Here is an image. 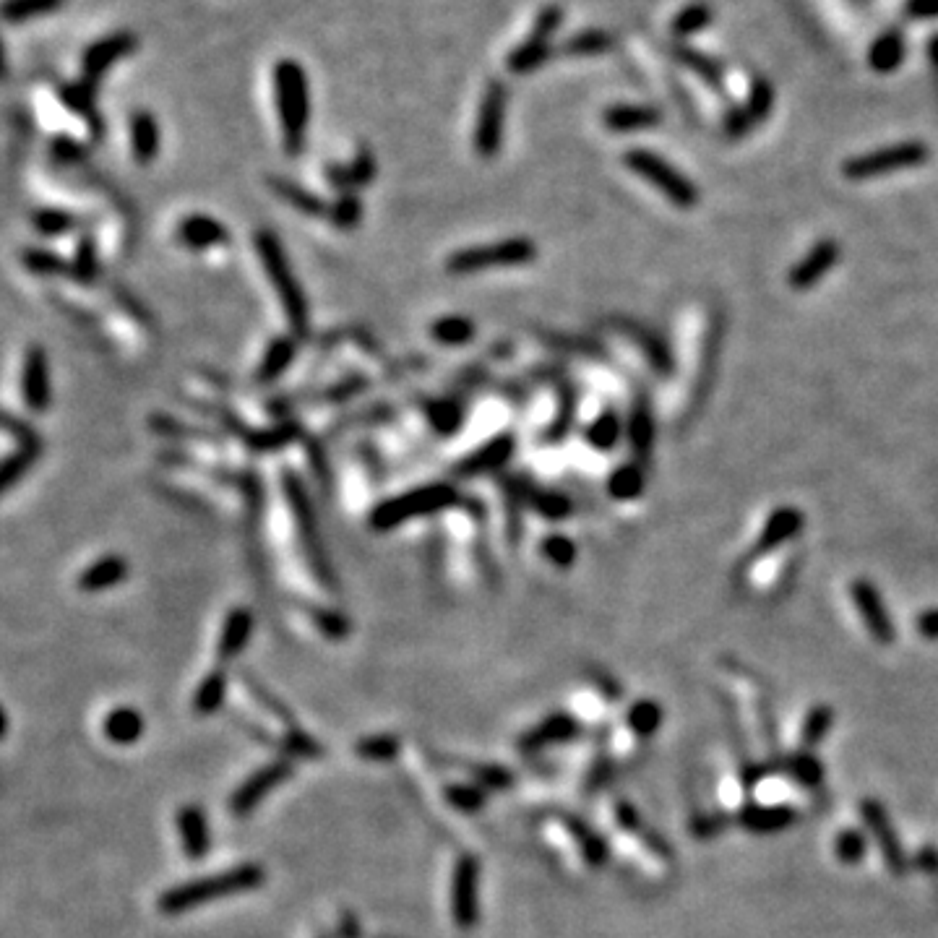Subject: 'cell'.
Returning <instances> with one entry per match:
<instances>
[{
	"instance_id": "cell-1",
	"label": "cell",
	"mask_w": 938,
	"mask_h": 938,
	"mask_svg": "<svg viewBox=\"0 0 938 938\" xmlns=\"http://www.w3.org/2000/svg\"><path fill=\"white\" fill-rule=\"evenodd\" d=\"M274 92H277V113L282 123V141L290 157H298L305 146V131L311 118V97H308V76L298 60L282 58L274 68Z\"/></svg>"
},
{
	"instance_id": "cell-2",
	"label": "cell",
	"mask_w": 938,
	"mask_h": 938,
	"mask_svg": "<svg viewBox=\"0 0 938 938\" xmlns=\"http://www.w3.org/2000/svg\"><path fill=\"white\" fill-rule=\"evenodd\" d=\"M264 879V868L256 866V863H245V866L217 873L212 879L175 886V889H170V892H165L159 897V912L178 915V912L209 905V902L232 897V894L251 892V889H258V886L264 884Z\"/></svg>"
},
{
	"instance_id": "cell-3",
	"label": "cell",
	"mask_w": 938,
	"mask_h": 938,
	"mask_svg": "<svg viewBox=\"0 0 938 938\" xmlns=\"http://www.w3.org/2000/svg\"><path fill=\"white\" fill-rule=\"evenodd\" d=\"M256 251L258 258H261V264H264L266 277L277 290V298L285 308V316L290 321V326L295 329L298 337H303L305 331H308V303H305L303 287H300L298 277L292 274L290 261H287V253L279 243V238L274 232L269 230H258L256 232Z\"/></svg>"
},
{
	"instance_id": "cell-4",
	"label": "cell",
	"mask_w": 938,
	"mask_h": 938,
	"mask_svg": "<svg viewBox=\"0 0 938 938\" xmlns=\"http://www.w3.org/2000/svg\"><path fill=\"white\" fill-rule=\"evenodd\" d=\"M456 501H459V493H456L454 485H423V488L407 490L402 496H394L389 498V501L378 503L376 509H373V514H370V527L376 529V532H389V529L399 527V524H404L407 519L449 509Z\"/></svg>"
},
{
	"instance_id": "cell-5",
	"label": "cell",
	"mask_w": 938,
	"mask_h": 938,
	"mask_svg": "<svg viewBox=\"0 0 938 938\" xmlns=\"http://www.w3.org/2000/svg\"><path fill=\"white\" fill-rule=\"evenodd\" d=\"M537 258V245L529 238H506L498 243L472 245L446 258V271L454 277L480 274L493 266H524Z\"/></svg>"
},
{
	"instance_id": "cell-6",
	"label": "cell",
	"mask_w": 938,
	"mask_h": 938,
	"mask_svg": "<svg viewBox=\"0 0 938 938\" xmlns=\"http://www.w3.org/2000/svg\"><path fill=\"white\" fill-rule=\"evenodd\" d=\"M623 165L634 172V175H639L641 180L652 183L665 199H670L675 206H681V209H691V206L699 201L696 185L691 183L686 175H681V172L675 170L668 159L657 157L654 152H647V149H631V152L623 154Z\"/></svg>"
},
{
	"instance_id": "cell-7",
	"label": "cell",
	"mask_w": 938,
	"mask_h": 938,
	"mask_svg": "<svg viewBox=\"0 0 938 938\" xmlns=\"http://www.w3.org/2000/svg\"><path fill=\"white\" fill-rule=\"evenodd\" d=\"M928 157H931V149L923 141H902V144L884 146V149H876V152L847 159L845 165H842V175L847 180L881 178V175L920 167L923 162H928Z\"/></svg>"
},
{
	"instance_id": "cell-8",
	"label": "cell",
	"mask_w": 938,
	"mask_h": 938,
	"mask_svg": "<svg viewBox=\"0 0 938 938\" xmlns=\"http://www.w3.org/2000/svg\"><path fill=\"white\" fill-rule=\"evenodd\" d=\"M506 110H509V86L498 79H490L485 86L483 100H480L475 136H472L477 157L493 159L501 152L503 133H506Z\"/></svg>"
},
{
	"instance_id": "cell-9",
	"label": "cell",
	"mask_w": 938,
	"mask_h": 938,
	"mask_svg": "<svg viewBox=\"0 0 938 938\" xmlns=\"http://www.w3.org/2000/svg\"><path fill=\"white\" fill-rule=\"evenodd\" d=\"M561 21H563L561 6L542 8L540 14H537L535 27H532L527 40H524L522 45H516L509 53V60H506L509 71L516 73V76H524V73H532L540 66H545L550 55H553V42L550 40H553L555 29L561 27Z\"/></svg>"
},
{
	"instance_id": "cell-10",
	"label": "cell",
	"mask_w": 938,
	"mask_h": 938,
	"mask_svg": "<svg viewBox=\"0 0 938 938\" xmlns=\"http://www.w3.org/2000/svg\"><path fill=\"white\" fill-rule=\"evenodd\" d=\"M548 839L561 850L574 868H597L605 860V845L597 834H592L587 826H582L574 819H550Z\"/></svg>"
},
{
	"instance_id": "cell-11",
	"label": "cell",
	"mask_w": 938,
	"mask_h": 938,
	"mask_svg": "<svg viewBox=\"0 0 938 938\" xmlns=\"http://www.w3.org/2000/svg\"><path fill=\"white\" fill-rule=\"evenodd\" d=\"M136 47H139V37L133 32H113L94 42V45H89L86 47L84 58H81L84 81L97 86V81H100L120 58H128Z\"/></svg>"
},
{
	"instance_id": "cell-12",
	"label": "cell",
	"mask_w": 938,
	"mask_h": 938,
	"mask_svg": "<svg viewBox=\"0 0 938 938\" xmlns=\"http://www.w3.org/2000/svg\"><path fill=\"white\" fill-rule=\"evenodd\" d=\"M290 774H292V769L287 761H274V764H266V767L258 769L256 774H251V777H248V780H245L243 785L232 793L227 808H230L235 816H248V813H251L253 808H256L258 803H261V800L274 790V787L282 785Z\"/></svg>"
},
{
	"instance_id": "cell-13",
	"label": "cell",
	"mask_w": 938,
	"mask_h": 938,
	"mask_svg": "<svg viewBox=\"0 0 938 938\" xmlns=\"http://www.w3.org/2000/svg\"><path fill=\"white\" fill-rule=\"evenodd\" d=\"M477 886H480V868L472 858H462L456 863L454 881H451V918L459 928L475 925Z\"/></svg>"
},
{
	"instance_id": "cell-14",
	"label": "cell",
	"mask_w": 938,
	"mask_h": 938,
	"mask_svg": "<svg viewBox=\"0 0 938 938\" xmlns=\"http://www.w3.org/2000/svg\"><path fill=\"white\" fill-rule=\"evenodd\" d=\"M839 256H842V248H839L837 240H821L790 269L787 282L795 290H808V287L819 285L821 279L832 271V266L839 264Z\"/></svg>"
},
{
	"instance_id": "cell-15",
	"label": "cell",
	"mask_w": 938,
	"mask_h": 938,
	"mask_svg": "<svg viewBox=\"0 0 938 938\" xmlns=\"http://www.w3.org/2000/svg\"><path fill=\"white\" fill-rule=\"evenodd\" d=\"M850 595H853V602H855V608H858L860 618H863V623H866L868 634H871L876 641L889 644L894 636V628H892V618H889V613H886V608H884V600H881L879 589L873 587L868 579H858V582L850 584Z\"/></svg>"
},
{
	"instance_id": "cell-16",
	"label": "cell",
	"mask_w": 938,
	"mask_h": 938,
	"mask_svg": "<svg viewBox=\"0 0 938 938\" xmlns=\"http://www.w3.org/2000/svg\"><path fill=\"white\" fill-rule=\"evenodd\" d=\"M803 522H806L803 514H800L798 509H793V506H782V509H777L774 514H769L767 524H764L759 540H756L754 555L777 550L782 542L798 537L800 529H803Z\"/></svg>"
},
{
	"instance_id": "cell-17",
	"label": "cell",
	"mask_w": 938,
	"mask_h": 938,
	"mask_svg": "<svg viewBox=\"0 0 938 938\" xmlns=\"http://www.w3.org/2000/svg\"><path fill=\"white\" fill-rule=\"evenodd\" d=\"M662 113L652 105H613L602 113V123L613 133H639L660 126Z\"/></svg>"
},
{
	"instance_id": "cell-18",
	"label": "cell",
	"mask_w": 938,
	"mask_h": 938,
	"mask_svg": "<svg viewBox=\"0 0 938 938\" xmlns=\"http://www.w3.org/2000/svg\"><path fill=\"white\" fill-rule=\"evenodd\" d=\"M285 488H287V496H290L292 509H295V514H298V519H300V532H303L305 545H308V550H311V558H313V563H316L318 574L324 576L326 582H329V571H326V566H324V555H321V548H318L316 516H313V511H311V503H308V498H305L303 488H300V483H298V477L287 475Z\"/></svg>"
},
{
	"instance_id": "cell-19",
	"label": "cell",
	"mask_w": 938,
	"mask_h": 938,
	"mask_svg": "<svg viewBox=\"0 0 938 938\" xmlns=\"http://www.w3.org/2000/svg\"><path fill=\"white\" fill-rule=\"evenodd\" d=\"M178 837L183 845L185 858L199 860L204 858L206 850L212 847V837H209V824L206 816L199 806H183L178 811Z\"/></svg>"
},
{
	"instance_id": "cell-20",
	"label": "cell",
	"mask_w": 938,
	"mask_h": 938,
	"mask_svg": "<svg viewBox=\"0 0 938 938\" xmlns=\"http://www.w3.org/2000/svg\"><path fill=\"white\" fill-rule=\"evenodd\" d=\"M253 634V615L245 608H235L225 615L222 631L217 639V660L230 662L245 649Z\"/></svg>"
},
{
	"instance_id": "cell-21",
	"label": "cell",
	"mask_w": 938,
	"mask_h": 938,
	"mask_svg": "<svg viewBox=\"0 0 938 938\" xmlns=\"http://www.w3.org/2000/svg\"><path fill=\"white\" fill-rule=\"evenodd\" d=\"M511 451H514V438L496 436L493 441H488L485 446L472 451V454H469L459 467H456V475L469 477V475H480V472H490V469L503 467V464L509 462Z\"/></svg>"
},
{
	"instance_id": "cell-22",
	"label": "cell",
	"mask_w": 938,
	"mask_h": 938,
	"mask_svg": "<svg viewBox=\"0 0 938 938\" xmlns=\"http://www.w3.org/2000/svg\"><path fill=\"white\" fill-rule=\"evenodd\" d=\"M178 240L188 245V248H212V245L227 243L230 235H227L225 225L214 217L193 214V217H185L178 225Z\"/></svg>"
},
{
	"instance_id": "cell-23",
	"label": "cell",
	"mask_w": 938,
	"mask_h": 938,
	"mask_svg": "<svg viewBox=\"0 0 938 938\" xmlns=\"http://www.w3.org/2000/svg\"><path fill=\"white\" fill-rule=\"evenodd\" d=\"M574 733V717H569V714H550L548 720L532 727V730L519 740V746L527 748V751H540V748L550 746V743H566V740L574 738Z\"/></svg>"
},
{
	"instance_id": "cell-24",
	"label": "cell",
	"mask_w": 938,
	"mask_h": 938,
	"mask_svg": "<svg viewBox=\"0 0 938 938\" xmlns=\"http://www.w3.org/2000/svg\"><path fill=\"white\" fill-rule=\"evenodd\" d=\"M905 60V34L899 29H889L868 50V66L876 73H892L902 66Z\"/></svg>"
},
{
	"instance_id": "cell-25",
	"label": "cell",
	"mask_w": 938,
	"mask_h": 938,
	"mask_svg": "<svg viewBox=\"0 0 938 938\" xmlns=\"http://www.w3.org/2000/svg\"><path fill=\"white\" fill-rule=\"evenodd\" d=\"M24 399L32 410H45L50 402V381H47V363L40 350H32L24 365Z\"/></svg>"
},
{
	"instance_id": "cell-26",
	"label": "cell",
	"mask_w": 938,
	"mask_h": 938,
	"mask_svg": "<svg viewBox=\"0 0 938 938\" xmlns=\"http://www.w3.org/2000/svg\"><path fill=\"white\" fill-rule=\"evenodd\" d=\"M131 146L133 157L139 159L141 165H149L159 152V126L157 118L146 110L131 115Z\"/></svg>"
},
{
	"instance_id": "cell-27",
	"label": "cell",
	"mask_w": 938,
	"mask_h": 938,
	"mask_svg": "<svg viewBox=\"0 0 938 938\" xmlns=\"http://www.w3.org/2000/svg\"><path fill=\"white\" fill-rule=\"evenodd\" d=\"M126 576L128 563L120 555H107V558H100L79 576V587L84 592H102V589H110L118 582H123Z\"/></svg>"
},
{
	"instance_id": "cell-28",
	"label": "cell",
	"mask_w": 938,
	"mask_h": 938,
	"mask_svg": "<svg viewBox=\"0 0 938 938\" xmlns=\"http://www.w3.org/2000/svg\"><path fill=\"white\" fill-rule=\"evenodd\" d=\"M673 55H675V60L681 63V66H686L688 71H694L696 76H699V79L709 86V89H714V92H722L725 76H722V68H720V63H717V60H712L709 55L699 53V50H694V47H688V45H675Z\"/></svg>"
},
{
	"instance_id": "cell-29",
	"label": "cell",
	"mask_w": 938,
	"mask_h": 938,
	"mask_svg": "<svg viewBox=\"0 0 938 938\" xmlns=\"http://www.w3.org/2000/svg\"><path fill=\"white\" fill-rule=\"evenodd\" d=\"M295 352H298V347H295V342H292L290 337L274 339V342L269 344V350H266L261 365H258V384H269V381L282 376L292 365V360H295Z\"/></svg>"
},
{
	"instance_id": "cell-30",
	"label": "cell",
	"mask_w": 938,
	"mask_h": 938,
	"mask_svg": "<svg viewBox=\"0 0 938 938\" xmlns=\"http://www.w3.org/2000/svg\"><path fill=\"white\" fill-rule=\"evenodd\" d=\"M628 441H631V449L634 454L639 456V462H644L652 451V441H654V423H652V412H649L647 402H636L634 412L628 417Z\"/></svg>"
},
{
	"instance_id": "cell-31",
	"label": "cell",
	"mask_w": 938,
	"mask_h": 938,
	"mask_svg": "<svg viewBox=\"0 0 938 938\" xmlns=\"http://www.w3.org/2000/svg\"><path fill=\"white\" fill-rule=\"evenodd\" d=\"M269 183L279 199L287 201L292 209H298V212H303V214H311V217H324V214H329L324 201L318 199V196H313V193L305 191V188H300L298 183H290V180H282V178H271Z\"/></svg>"
},
{
	"instance_id": "cell-32",
	"label": "cell",
	"mask_w": 938,
	"mask_h": 938,
	"mask_svg": "<svg viewBox=\"0 0 938 938\" xmlns=\"http://www.w3.org/2000/svg\"><path fill=\"white\" fill-rule=\"evenodd\" d=\"M105 735L113 743H133V740H139L141 733H144V720H141L139 712H133L131 707H118L115 712L107 714L105 720Z\"/></svg>"
},
{
	"instance_id": "cell-33",
	"label": "cell",
	"mask_w": 938,
	"mask_h": 938,
	"mask_svg": "<svg viewBox=\"0 0 938 938\" xmlns=\"http://www.w3.org/2000/svg\"><path fill=\"white\" fill-rule=\"evenodd\" d=\"M227 696V675L222 670H214L199 683L193 694V712L196 714H214Z\"/></svg>"
},
{
	"instance_id": "cell-34",
	"label": "cell",
	"mask_w": 938,
	"mask_h": 938,
	"mask_svg": "<svg viewBox=\"0 0 938 938\" xmlns=\"http://www.w3.org/2000/svg\"><path fill=\"white\" fill-rule=\"evenodd\" d=\"M430 337L446 344V347H459V344H467L475 339V324L464 316H443L433 321Z\"/></svg>"
},
{
	"instance_id": "cell-35",
	"label": "cell",
	"mask_w": 938,
	"mask_h": 938,
	"mask_svg": "<svg viewBox=\"0 0 938 938\" xmlns=\"http://www.w3.org/2000/svg\"><path fill=\"white\" fill-rule=\"evenodd\" d=\"M60 6H66V0H6L0 8V16L11 24H21L37 16L53 14Z\"/></svg>"
},
{
	"instance_id": "cell-36",
	"label": "cell",
	"mask_w": 938,
	"mask_h": 938,
	"mask_svg": "<svg viewBox=\"0 0 938 938\" xmlns=\"http://www.w3.org/2000/svg\"><path fill=\"white\" fill-rule=\"evenodd\" d=\"M608 493L618 501H631L644 493V472L639 464H623L610 475Z\"/></svg>"
},
{
	"instance_id": "cell-37",
	"label": "cell",
	"mask_w": 938,
	"mask_h": 938,
	"mask_svg": "<svg viewBox=\"0 0 938 938\" xmlns=\"http://www.w3.org/2000/svg\"><path fill=\"white\" fill-rule=\"evenodd\" d=\"M615 37L605 29H584V32H576L574 37L566 40L563 45V53L566 55H600L613 50Z\"/></svg>"
},
{
	"instance_id": "cell-38",
	"label": "cell",
	"mask_w": 938,
	"mask_h": 938,
	"mask_svg": "<svg viewBox=\"0 0 938 938\" xmlns=\"http://www.w3.org/2000/svg\"><path fill=\"white\" fill-rule=\"evenodd\" d=\"M623 433V423L618 412L615 410H605L600 417H597L595 423L587 428V441L595 446L597 451H610L615 443L621 441Z\"/></svg>"
},
{
	"instance_id": "cell-39",
	"label": "cell",
	"mask_w": 938,
	"mask_h": 938,
	"mask_svg": "<svg viewBox=\"0 0 938 938\" xmlns=\"http://www.w3.org/2000/svg\"><path fill=\"white\" fill-rule=\"evenodd\" d=\"M774 107V86L767 79H754L751 89H748V102L743 105V113L748 115L751 126L767 120Z\"/></svg>"
},
{
	"instance_id": "cell-40",
	"label": "cell",
	"mask_w": 938,
	"mask_h": 938,
	"mask_svg": "<svg viewBox=\"0 0 938 938\" xmlns=\"http://www.w3.org/2000/svg\"><path fill=\"white\" fill-rule=\"evenodd\" d=\"M709 21H712V8L707 3H691L673 19V37H678V40L691 37V34L709 27Z\"/></svg>"
},
{
	"instance_id": "cell-41",
	"label": "cell",
	"mask_w": 938,
	"mask_h": 938,
	"mask_svg": "<svg viewBox=\"0 0 938 938\" xmlns=\"http://www.w3.org/2000/svg\"><path fill=\"white\" fill-rule=\"evenodd\" d=\"M660 725V709L652 701H639L631 707L626 717V727L623 733L628 735H639V738H647V735L654 733V727Z\"/></svg>"
},
{
	"instance_id": "cell-42",
	"label": "cell",
	"mask_w": 938,
	"mask_h": 938,
	"mask_svg": "<svg viewBox=\"0 0 938 938\" xmlns=\"http://www.w3.org/2000/svg\"><path fill=\"white\" fill-rule=\"evenodd\" d=\"M443 800L459 813H475L477 808L485 806L483 787L469 785H446L443 787Z\"/></svg>"
},
{
	"instance_id": "cell-43",
	"label": "cell",
	"mask_w": 938,
	"mask_h": 938,
	"mask_svg": "<svg viewBox=\"0 0 938 938\" xmlns=\"http://www.w3.org/2000/svg\"><path fill=\"white\" fill-rule=\"evenodd\" d=\"M329 217L339 230H352L363 219V201L355 193H342L334 206H329Z\"/></svg>"
},
{
	"instance_id": "cell-44",
	"label": "cell",
	"mask_w": 938,
	"mask_h": 938,
	"mask_svg": "<svg viewBox=\"0 0 938 938\" xmlns=\"http://www.w3.org/2000/svg\"><path fill=\"white\" fill-rule=\"evenodd\" d=\"M430 425L438 430V433H454L462 423V407L454 399H441V402L430 404L428 410Z\"/></svg>"
},
{
	"instance_id": "cell-45",
	"label": "cell",
	"mask_w": 938,
	"mask_h": 938,
	"mask_svg": "<svg viewBox=\"0 0 938 938\" xmlns=\"http://www.w3.org/2000/svg\"><path fill=\"white\" fill-rule=\"evenodd\" d=\"M355 754L363 756L368 761H389L399 754V740L391 735H376V738H365L355 746Z\"/></svg>"
},
{
	"instance_id": "cell-46",
	"label": "cell",
	"mask_w": 938,
	"mask_h": 938,
	"mask_svg": "<svg viewBox=\"0 0 938 938\" xmlns=\"http://www.w3.org/2000/svg\"><path fill=\"white\" fill-rule=\"evenodd\" d=\"M542 555L558 569H569L576 561V545L566 535H548L542 540Z\"/></svg>"
},
{
	"instance_id": "cell-47",
	"label": "cell",
	"mask_w": 938,
	"mask_h": 938,
	"mask_svg": "<svg viewBox=\"0 0 938 938\" xmlns=\"http://www.w3.org/2000/svg\"><path fill=\"white\" fill-rule=\"evenodd\" d=\"M344 167H347L350 191L352 188H363V185H368L370 180L376 178V157H373V152L365 149V146H360L355 157H352L350 165H344Z\"/></svg>"
},
{
	"instance_id": "cell-48",
	"label": "cell",
	"mask_w": 938,
	"mask_h": 938,
	"mask_svg": "<svg viewBox=\"0 0 938 938\" xmlns=\"http://www.w3.org/2000/svg\"><path fill=\"white\" fill-rule=\"evenodd\" d=\"M60 94H63V100H66V105L71 107V110L86 115V118H92L94 128H100L97 126V120H94V84L79 81V84L66 86Z\"/></svg>"
},
{
	"instance_id": "cell-49",
	"label": "cell",
	"mask_w": 938,
	"mask_h": 938,
	"mask_svg": "<svg viewBox=\"0 0 938 938\" xmlns=\"http://www.w3.org/2000/svg\"><path fill=\"white\" fill-rule=\"evenodd\" d=\"M829 722H832V712H829V709H826V707L811 709V712H808V717H806V722L800 725L798 746L806 748V746H811V743H816V740H819L821 735L826 733Z\"/></svg>"
},
{
	"instance_id": "cell-50",
	"label": "cell",
	"mask_w": 938,
	"mask_h": 938,
	"mask_svg": "<svg viewBox=\"0 0 938 938\" xmlns=\"http://www.w3.org/2000/svg\"><path fill=\"white\" fill-rule=\"evenodd\" d=\"M529 503H532V509L540 511V514L548 516V519H563V516L571 511L569 498L558 496V493H535Z\"/></svg>"
},
{
	"instance_id": "cell-51",
	"label": "cell",
	"mask_w": 938,
	"mask_h": 938,
	"mask_svg": "<svg viewBox=\"0 0 938 938\" xmlns=\"http://www.w3.org/2000/svg\"><path fill=\"white\" fill-rule=\"evenodd\" d=\"M32 456H34V451H21V454L11 456L8 462L0 464V493L11 488V485L19 480V475L27 472V467L32 464Z\"/></svg>"
},
{
	"instance_id": "cell-52",
	"label": "cell",
	"mask_w": 938,
	"mask_h": 938,
	"mask_svg": "<svg viewBox=\"0 0 938 938\" xmlns=\"http://www.w3.org/2000/svg\"><path fill=\"white\" fill-rule=\"evenodd\" d=\"M37 227L47 235H60V232H68L73 227V219L68 217L66 212H53V209H47V212L37 214Z\"/></svg>"
},
{
	"instance_id": "cell-53",
	"label": "cell",
	"mask_w": 938,
	"mask_h": 938,
	"mask_svg": "<svg viewBox=\"0 0 938 938\" xmlns=\"http://www.w3.org/2000/svg\"><path fill=\"white\" fill-rule=\"evenodd\" d=\"M905 14L910 16V19H918V21L936 19V16H938V0H907Z\"/></svg>"
},
{
	"instance_id": "cell-54",
	"label": "cell",
	"mask_w": 938,
	"mask_h": 938,
	"mask_svg": "<svg viewBox=\"0 0 938 938\" xmlns=\"http://www.w3.org/2000/svg\"><path fill=\"white\" fill-rule=\"evenodd\" d=\"M837 853L845 860H858L860 853H863V839L853 832H845L837 842Z\"/></svg>"
},
{
	"instance_id": "cell-55",
	"label": "cell",
	"mask_w": 938,
	"mask_h": 938,
	"mask_svg": "<svg viewBox=\"0 0 938 938\" xmlns=\"http://www.w3.org/2000/svg\"><path fill=\"white\" fill-rule=\"evenodd\" d=\"M918 631L925 639H938V610H925L918 618Z\"/></svg>"
},
{
	"instance_id": "cell-56",
	"label": "cell",
	"mask_w": 938,
	"mask_h": 938,
	"mask_svg": "<svg viewBox=\"0 0 938 938\" xmlns=\"http://www.w3.org/2000/svg\"><path fill=\"white\" fill-rule=\"evenodd\" d=\"M928 58H931V66L938 71V34H933L931 40H928Z\"/></svg>"
},
{
	"instance_id": "cell-57",
	"label": "cell",
	"mask_w": 938,
	"mask_h": 938,
	"mask_svg": "<svg viewBox=\"0 0 938 938\" xmlns=\"http://www.w3.org/2000/svg\"><path fill=\"white\" fill-rule=\"evenodd\" d=\"M803 767H806V769H816V761L803 759ZM795 777H800V780H806V782H816V780H819V777H816V774H811V772H795Z\"/></svg>"
},
{
	"instance_id": "cell-58",
	"label": "cell",
	"mask_w": 938,
	"mask_h": 938,
	"mask_svg": "<svg viewBox=\"0 0 938 938\" xmlns=\"http://www.w3.org/2000/svg\"><path fill=\"white\" fill-rule=\"evenodd\" d=\"M6 76V50H3V40H0V79Z\"/></svg>"
},
{
	"instance_id": "cell-59",
	"label": "cell",
	"mask_w": 938,
	"mask_h": 938,
	"mask_svg": "<svg viewBox=\"0 0 938 938\" xmlns=\"http://www.w3.org/2000/svg\"><path fill=\"white\" fill-rule=\"evenodd\" d=\"M0 735H3V714H0Z\"/></svg>"
}]
</instances>
